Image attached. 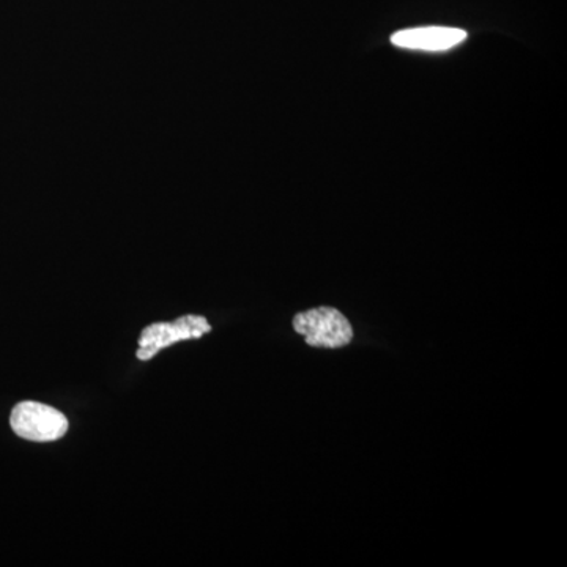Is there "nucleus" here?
Returning <instances> with one entry per match:
<instances>
[{
    "instance_id": "obj_1",
    "label": "nucleus",
    "mask_w": 567,
    "mask_h": 567,
    "mask_svg": "<svg viewBox=\"0 0 567 567\" xmlns=\"http://www.w3.org/2000/svg\"><path fill=\"white\" fill-rule=\"evenodd\" d=\"M293 328L303 336L306 344L341 349L353 339V328L347 317L334 308L309 309L293 317Z\"/></svg>"
},
{
    "instance_id": "obj_2",
    "label": "nucleus",
    "mask_w": 567,
    "mask_h": 567,
    "mask_svg": "<svg viewBox=\"0 0 567 567\" xmlns=\"http://www.w3.org/2000/svg\"><path fill=\"white\" fill-rule=\"evenodd\" d=\"M10 425L21 439L37 443L55 442L69 431V420L63 413L50 405L32 401L14 406Z\"/></svg>"
},
{
    "instance_id": "obj_3",
    "label": "nucleus",
    "mask_w": 567,
    "mask_h": 567,
    "mask_svg": "<svg viewBox=\"0 0 567 567\" xmlns=\"http://www.w3.org/2000/svg\"><path fill=\"white\" fill-rule=\"evenodd\" d=\"M210 331V323L203 316H183L173 323L148 324L140 336V349H137L136 357L141 361L152 360L159 353V350L167 349L175 342L199 339Z\"/></svg>"
},
{
    "instance_id": "obj_4",
    "label": "nucleus",
    "mask_w": 567,
    "mask_h": 567,
    "mask_svg": "<svg viewBox=\"0 0 567 567\" xmlns=\"http://www.w3.org/2000/svg\"><path fill=\"white\" fill-rule=\"evenodd\" d=\"M465 39L466 32L462 29L429 25V28L395 32L391 37V43L405 50L446 51L457 47Z\"/></svg>"
}]
</instances>
